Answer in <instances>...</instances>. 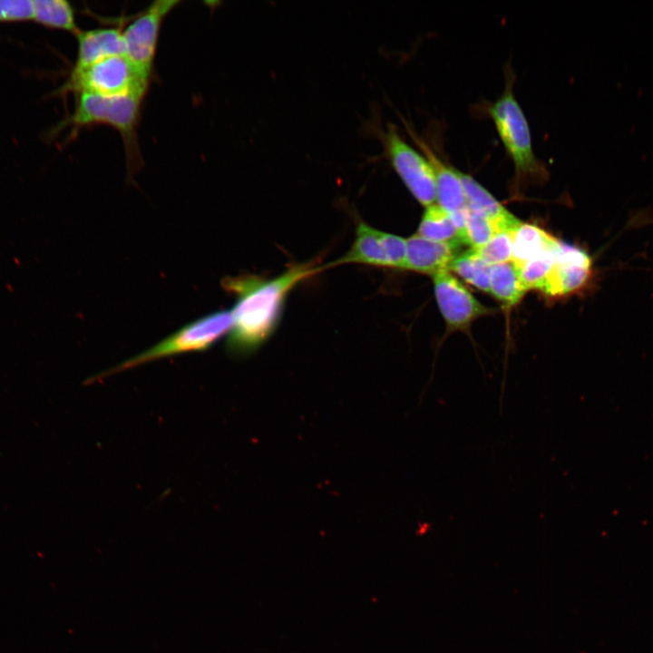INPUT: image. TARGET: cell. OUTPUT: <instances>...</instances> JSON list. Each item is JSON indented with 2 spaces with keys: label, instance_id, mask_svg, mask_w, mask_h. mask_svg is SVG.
<instances>
[{
  "label": "cell",
  "instance_id": "cell-1",
  "mask_svg": "<svg viewBox=\"0 0 653 653\" xmlns=\"http://www.w3.org/2000/svg\"><path fill=\"white\" fill-rule=\"evenodd\" d=\"M315 261L290 266L280 275L264 279L258 276L226 277L223 288L234 294L232 325L226 343L233 356H245L258 348L274 332L290 291L320 271Z\"/></svg>",
  "mask_w": 653,
  "mask_h": 653
},
{
  "label": "cell",
  "instance_id": "cell-2",
  "mask_svg": "<svg viewBox=\"0 0 653 653\" xmlns=\"http://www.w3.org/2000/svg\"><path fill=\"white\" fill-rule=\"evenodd\" d=\"M144 97L136 93L114 96L78 93L75 109L66 123L73 126L72 132L99 124L118 131L123 141L127 168L132 174L142 163L138 126Z\"/></svg>",
  "mask_w": 653,
  "mask_h": 653
},
{
  "label": "cell",
  "instance_id": "cell-3",
  "mask_svg": "<svg viewBox=\"0 0 653 653\" xmlns=\"http://www.w3.org/2000/svg\"><path fill=\"white\" fill-rule=\"evenodd\" d=\"M513 79L508 75L502 95L490 105L488 113L499 138L512 161L516 180H543L545 166L537 159L526 116L513 94Z\"/></svg>",
  "mask_w": 653,
  "mask_h": 653
},
{
  "label": "cell",
  "instance_id": "cell-4",
  "mask_svg": "<svg viewBox=\"0 0 653 653\" xmlns=\"http://www.w3.org/2000/svg\"><path fill=\"white\" fill-rule=\"evenodd\" d=\"M231 325V312L229 310L208 314L187 324L147 350L97 375L93 380L102 379L157 359L208 350L229 332Z\"/></svg>",
  "mask_w": 653,
  "mask_h": 653
},
{
  "label": "cell",
  "instance_id": "cell-5",
  "mask_svg": "<svg viewBox=\"0 0 653 653\" xmlns=\"http://www.w3.org/2000/svg\"><path fill=\"white\" fill-rule=\"evenodd\" d=\"M151 78L145 75L125 54L98 61L82 70L72 71L60 93L73 92L102 96L146 95Z\"/></svg>",
  "mask_w": 653,
  "mask_h": 653
},
{
  "label": "cell",
  "instance_id": "cell-6",
  "mask_svg": "<svg viewBox=\"0 0 653 653\" xmlns=\"http://www.w3.org/2000/svg\"><path fill=\"white\" fill-rule=\"evenodd\" d=\"M381 139L387 159L414 198L425 208L434 204V173L425 155L408 144L393 125H388Z\"/></svg>",
  "mask_w": 653,
  "mask_h": 653
},
{
  "label": "cell",
  "instance_id": "cell-7",
  "mask_svg": "<svg viewBox=\"0 0 653 653\" xmlns=\"http://www.w3.org/2000/svg\"><path fill=\"white\" fill-rule=\"evenodd\" d=\"M179 0H157L147 6L122 30L125 55L151 78L161 27Z\"/></svg>",
  "mask_w": 653,
  "mask_h": 653
},
{
  "label": "cell",
  "instance_id": "cell-8",
  "mask_svg": "<svg viewBox=\"0 0 653 653\" xmlns=\"http://www.w3.org/2000/svg\"><path fill=\"white\" fill-rule=\"evenodd\" d=\"M593 259L582 248L560 240L554 262L541 292L549 297H566L587 289L594 278Z\"/></svg>",
  "mask_w": 653,
  "mask_h": 653
},
{
  "label": "cell",
  "instance_id": "cell-9",
  "mask_svg": "<svg viewBox=\"0 0 653 653\" xmlns=\"http://www.w3.org/2000/svg\"><path fill=\"white\" fill-rule=\"evenodd\" d=\"M435 299L449 331H466L492 310L480 303L448 270L434 276Z\"/></svg>",
  "mask_w": 653,
  "mask_h": 653
},
{
  "label": "cell",
  "instance_id": "cell-10",
  "mask_svg": "<svg viewBox=\"0 0 653 653\" xmlns=\"http://www.w3.org/2000/svg\"><path fill=\"white\" fill-rule=\"evenodd\" d=\"M410 133L433 167L437 205L449 214L463 211L467 208V201L460 171L444 162L424 141L413 132Z\"/></svg>",
  "mask_w": 653,
  "mask_h": 653
},
{
  "label": "cell",
  "instance_id": "cell-11",
  "mask_svg": "<svg viewBox=\"0 0 653 653\" xmlns=\"http://www.w3.org/2000/svg\"><path fill=\"white\" fill-rule=\"evenodd\" d=\"M121 27L79 31L77 55L72 71L82 70L104 58L125 54Z\"/></svg>",
  "mask_w": 653,
  "mask_h": 653
},
{
  "label": "cell",
  "instance_id": "cell-12",
  "mask_svg": "<svg viewBox=\"0 0 653 653\" xmlns=\"http://www.w3.org/2000/svg\"><path fill=\"white\" fill-rule=\"evenodd\" d=\"M458 249L426 239L417 234L406 239L405 269L435 276L448 270Z\"/></svg>",
  "mask_w": 653,
  "mask_h": 653
},
{
  "label": "cell",
  "instance_id": "cell-13",
  "mask_svg": "<svg viewBox=\"0 0 653 653\" xmlns=\"http://www.w3.org/2000/svg\"><path fill=\"white\" fill-rule=\"evenodd\" d=\"M344 264H360L390 268L381 239V230L371 227L364 220L358 221L355 239L350 249L341 258L331 262L328 267Z\"/></svg>",
  "mask_w": 653,
  "mask_h": 653
},
{
  "label": "cell",
  "instance_id": "cell-14",
  "mask_svg": "<svg viewBox=\"0 0 653 653\" xmlns=\"http://www.w3.org/2000/svg\"><path fill=\"white\" fill-rule=\"evenodd\" d=\"M467 206L479 210L494 224L497 232L513 230L521 222L473 177L460 171Z\"/></svg>",
  "mask_w": 653,
  "mask_h": 653
},
{
  "label": "cell",
  "instance_id": "cell-15",
  "mask_svg": "<svg viewBox=\"0 0 653 653\" xmlns=\"http://www.w3.org/2000/svg\"><path fill=\"white\" fill-rule=\"evenodd\" d=\"M512 237L511 262L516 268L538 255L554 249L560 241L538 226L521 221L512 230Z\"/></svg>",
  "mask_w": 653,
  "mask_h": 653
},
{
  "label": "cell",
  "instance_id": "cell-16",
  "mask_svg": "<svg viewBox=\"0 0 653 653\" xmlns=\"http://www.w3.org/2000/svg\"><path fill=\"white\" fill-rule=\"evenodd\" d=\"M416 234L432 241L450 244L457 249L464 245L451 214L437 204L426 207Z\"/></svg>",
  "mask_w": 653,
  "mask_h": 653
},
{
  "label": "cell",
  "instance_id": "cell-17",
  "mask_svg": "<svg viewBox=\"0 0 653 653\" xmlns=\"http://www.w3.org/2000/svg\"><path fill=\"white\" fill-rule=\"evenodd\" d=\"M525 292L512 262L490 266V293L504 306L516 305Z\"/></svg>",
  "mask_w": 653,
  "mask_h": 653
},
{
  "label": "cell",
  "instance_id": "cell-18",
  "mask_svg": "<svg viewBox=\"0 0 653 653\" xmlns=\"http://www.w3.org/2000/svg\"><path fill=\"white\" fill-rule=\"evenodd\" d=\"M34 21L46 27L70 32L74 35L80 31L76 24L74 10L64 0H34Z\"/></svg>",
  "mask_w": 653,
  "mask_h": 653
},
{
  "label": "cell",
  "instance_id": "cell-19",
  "mask_svg": "<svg viewBox=\"0 0 653 653\" xmlns=\"http://www.w3.org/2000/svg\"><path fill=\"white\" fill-rule=\"evenodd\" d=\"M449 269L480 290L490 293V266L474 249L456 255Z\"/></svg>",
  "mask_w": 653,
  "mask_h": 653
},
{
  "label": "cell",
  "instance_id": "cell-20",
  "mask_svg": "<svg viewBox=\"0 0 653 653\" xmlns=\"http://www.w3.org/2000/svg\"><path fill=\"white\" fill-rule=\"evenodd\" d=\"M555 249L545 251L521 267L515 268L525 291L533 289L541 291L554 262Z\"/></svg>",
  "mask_w": 653,
  "mask_h": 653
},
{
  "label": "cell",
  "instance_id": "cell-21",
  "mask_svg": "<svg viewBox=\"0 0 653 653\" xmlns=\"http://www.w3.org/2000/svg\"><path fill=\"white\" fill-rule=\"evenodd\" d=\"M497 229L492 221L483 213L467 206L465 224V243L477 249L485 245Z\"/></svg>",
  "mask_w": 653,
  "mask_h": 653
},
{
  "label": "cell",
  "instance_id": "cell-22",
  "mask_svg": "<svg viewBox=\"0 0 653 653\" xmlns=\"http://www.w3.org/2000/svg\"><path fill=\"white\" fill-rule=\"evenodd\" d=\"M512 230L497 232L485 245L474 249L489 266L511 262L512 256Z\"/></svg>",
  "mask_w": 653,
  "mask_h": 653
},
{
  "label": "cell",
  "instance_id": "cell-23",
  "mask_svg": "<svg viewBox=\"0 0 653 653\" xmlns=\"http://www.w3.org/2000/svg\"><path fill=\"white\" fill-rule=\"evenodd\" d=\"M34 0H0V22L34 20Z\"/></svg>",
  "mask_w": 653,
  "mask_h": 653
},
{
  "label": "cell",
  "instance_id": "cell-24",
  "mask_svg": "<svg viewBox=\"0 0 653 653\" xmlns=\"http://www.w3.org/2000/svg\"><path fill=\"white\" fill-rule=\"evenodd\" d=\"M381 239L390 268L405 269L406 239L385 231H381Z\"/></svg>",
  "mask_w": 653,
  "mask_h": 653
}]
</instances>
